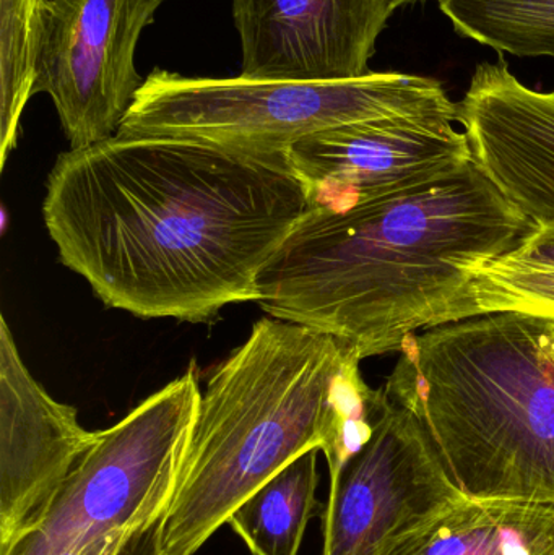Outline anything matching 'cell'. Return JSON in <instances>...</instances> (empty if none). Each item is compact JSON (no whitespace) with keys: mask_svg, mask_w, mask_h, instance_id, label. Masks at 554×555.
<instances>
[{"mask_svg":"<svg viewBox=\"0 0 554 555\" xmlns=\"http://www.w3.org/2000/svg\"><path fill=\"white\" fill-rule=\"evenodd\" d=\"M308 208L288 153L116 133L57 156L42 218L62 266L107 307L195 323L259 302Z\"/></svg>","mask_w":554,"mask_h":555,"instance_id":"6da1fadb","label":"cell"},{"mask_svg":"<svg viewBox=\"0 0 554 555\" xmlns=\"http://www.w3.org/2000/svg\"><path fill=\"white\" fill-rule=\"evenodd\" d=\"M537 228L471 162L342 214L308 208L260 275L257 304L348 343L361 359L400 352L418 330L455 322L474 273Z\"/></svg>","mask_w":554,"mask_h":555,"instance_id":"7a4b0ae2","label":"cell"},{"mask_svg":"<svg viewBox=\"0 0 554 555\" xmlns=\"http://www.w3.org/2000/svg\"><path fill=\"white\" fill-rule=\"evenodd\" d=\"M384 391L422 424L459 491L554 504V322L493 312L413 335Z\"/></svg>","mask_w":554,"mask_h":555,"instance_id":"3957f363","label":"cell"},{"mask_svg":"<svg viewBox=\"0 0 554 555\" xmlns=\"http://www.w3.org/2000/svg\"><path fill=\"white\" fill-rule=\"evenodd\" d=\"M355 354L348 343L298 323L266 317L253 326L202 393L163 554H197L263 482L322 450L338 377Z\"/></svg>","mask_w":554,"mask_h":555,"instance_id":"277c9868","label":"cell"},{"mask_svg":"<svg viewBox=\"0 0 554 555\" xmlns=\"http://www.w3.org/2000/svg\"><path fill=\"white\" fill-rule=\"evenodd\" d=\"M449 113L441 81L370 72L340 81L185 77L156 68L143 81L119 132L192 140L253 153H288L301 140L361 120Z\"/></svg>","mask_w":554,"mask_h":555,"instance_id":"5b68a950","label":"cell"},{"mask_svg":"<svg viewBox=\"0 0 554 555\" xmlns=\"http://www.w3.org/2000/svg\"><path fill=\"white\" fill-rule=\"evenodd\" d=\"M197 365L150 395L83 453L41 527L9 555H54L163 517L201 403Z\"/></svg>","mask_w":554,"mask_h":555,"instance_id":"8992f818","label":"cell"},{"mask_svg":"<svg viewBox=\"0 0 554 555\" xmlns=\"http://www.w3.org/2000/svg\"><path fill=\"white\" fill-rule=\"evenodd\" d=\"M165 2L46 0L33 94H49L72 150L119 132L145 81L137 44Z\"/></svg>","mask_w":554,"mask_h":555,"instance_id":"52a82bcc","label":"cell"},{"mask_svg":"<svg viewBox=\"0 0 554 555\" xmlns=\"http://www.w3.org/2000/svg\"><path fill=\"white\" fill-rule=\"evenodd\" d=\"M464 498L420 421L383 388L373 436L331 472L321 555H379L392 534Z\"/></svg>","mask_w":554,"mask_h":555,"instance_id":"ba28073f","label":"cell"},{"mask_svg":"<svg viewBox=\"0 0 554 555\" xmlns=\"http://www.w3.org/2000/svg\"><path fill=\"white\" fill-rule=\"evenodd\" d=\"M449 113L403 114L345 124L289 149L309 208L342 214L368 202L435 184L472 158Z\"/></svg>","mask_w":554,"mask_h":555,"instance_id":"9c48e42d","label":"cell"},{"mask_svg":"<svg viewBox=\"0 0 554 555\" xmlns=\"http://www.w3.org/2000/svg\"><path fill=\"white\" fill-rule=\"evenodd\" d=\"M96 439L70 404L33 377L0 319V555L48 517L59 492Z\"/></svg>","mask_w":554,"mask_h":555,"instance_id":"30bf717a","label":"cell"},{"mask_svg":"<svg viewBox=\"0 0 554 555\" xmlns=\"http://www.w3.org/2000/svg\"><path fill=\"white\" fill-rule=\"evenodd\" d=\"M390 15L386 0H233L241 75L279 81L363 77Z\"/></svg>","mask_w":554,"mask_h":555,"instance_id":"8fae6325","label":"cell"},{"mask_svg":"<svg viewBox=\"0 0 554 555\" xmlns=\"http://www.w3.org/2000/svg\"><path fill=\"white\" fill-rule=\"evenodd\" d=\"M472 158L536 227L554 224V90L517 80L506 61L481 62L458 103Z\"/></svg>","mask_w":554,"mask_h":555,"instance_id":"7c38bea8","label":"cell"},{"mask_svg":"<svg viewBox=\"0 0 554 555\" xmlns=\"http://www.w3.org/2000/svg\"><path fill=\"white\" fill-rule=\"evenodd\" d=\"M379 555H554V504L464 498L392 534Z\"/></svg>","mask_w":554,"mask_h":555,"instance_id":"4fadbf2b","label":"cell"},{"mask_svg":"<svg viewBox=\"0 0 554 555\" xmlns=\"http://www.w3.org/2000/svg\"><path fill=\"white\" fill-rule=\"evenodd\" d=\"M309 450L263 482L228 525L253 555H299L309 520L321 514L318 456Z\"/></svg>","mask_w":554,"mask_h":555,"instance_id":"5bb4252c","label":"cell"},{"mask_svg":"<svg viewBox=\"0 0 554 555\" xmlns=\"http://www.w3.org/2000/svg\"><path fill=\"white\" fill-rule=\"evenodd\" d=\"M455 33L516 57L554 59V0H438Z\"/></svg>","mask_w":554,"mask_h":555,"instance_id":"9a60e30c","label":"cell"},{"mask_svg":"<svg viewBox=\"0 0 554 555\" xmlns=\"http://www.w3.org/2000/svg\"><path fill=\"white\" fill-rule=\"evenodd\" d=\"M44 7L46 0H0V169L16 146L23 111L35 96Z\"/></svg>","mask_w":554,"mask_h":555,"instance_id":"2e32d148","label":"cell"},{"mask_svg":"<svg viewBox=\"0 0 554 555\" xmlns=\"http://www.w3.org/2000/svg\"><path fill=\"white\" fill-rule=\"evenodd\" d=\"M493 312H523L554 322V269L500 259L474 273L458 320Z\"/></svg>","mask_w":554,"mask_h":555,"instance_id":"e0dca14e","label":"cell"},{"mask_svg":"<svg viewBox=\"0 0 554 555\" xmlns=\"http://www.w3.org/2000/svg\"><path fill=\"white\" fill-rule=\"evenodd\" d=\"M504 259L520 266L546 267L554 269V224L539 227L516 250Z\"/></svg>","mask_w":554,"mask_h":555,"instance_id":"ac0fdd59","label":"cell"},{"mask_svg":"<svg viewBox=\"0 0 554 555\" xmlns=\"http://www.w3.org/2000/svg\"><path fill=\"white\" fill-rule=\"evenodd\" d=\"M163 524L165 515L140 527L117 555H165L162 546Z\"/></svg>","mask_w":554,"mask_h":555,"instance_id":"d6986e66","label":"cell"},{"mask_svg":"<svg viewBox=\"0 0 554 555\" xmlns=\"http://www.w3.org/2000/svg\"><path fill=\"white\" fill-rule=\"evenodd\" d=\"M139 528H136V530L117 531V533L106 534V537L98 538V540L74 544V546L65 547V550L59 551L54 555H117L123 550L126 541Z\"/></svg>","mask_w":554,"mask_h":555,"instance_id":"ffe728a7","label":"cell"},{"mask_svg":"<svg viewBox=\"0 0 554 555\" xmlns=\"http://www.w3.org/2000/svg\"><path fill=\"white\" fill-rule=\"evenodd\" d=\"M386 2L389 12L394 13L399 7L407 5V3L426 2V0H386Z\"/></svg>","mask_w":554,"mask_h":555,"instance_id":"44dd1931","label":"cell"}]
</instances>
